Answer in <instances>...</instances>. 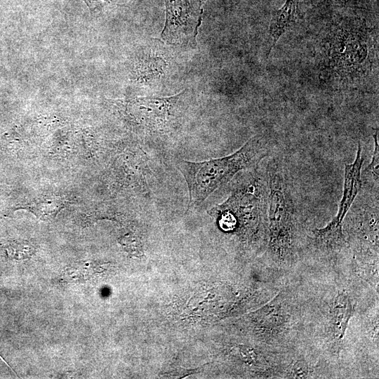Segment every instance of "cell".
I'll list each match as a JSON object with an SVG mask.
<instances>
[{"mask_svg":"<svg viewBox=\"0 0 379 379\" xmlns=\"http://www.w3.org/2000/svg\"><path fill=\"white\" fill-rule=\"evenodd\" d=\"M180 95L136 98L124 104L129 119L149 131H156L167 125L174 114V108Z\"/></svg>","mask_w":379,"mask_h":379,"instance_id":"5b68a950","label":"cell"},{"mask_svg":"<svg viewBox=\"0 0 379 379\" xmlns=\"http://www.w3.org/2000/svg\"><path fill=\"white\" fill-rule=\"evenodd\" d=\"M62 201L58 197H44L27 205L29 209L36 217L41 220L53 218L62 207Z\"/></svg>","mask_w":379,"mask_h":379,"instance_id":"9c48e42d","label":"cell"},{"mask_svg":"<svg viewBox=\"0 0 379 379\" xmlns=\"http://www.w3.org/2000/svg\"><path fill=\"white\" fill-rule=\"evenodd\" d=\"M19 138L14 132L6 133L0 139V147L6 152L15 151L19 147Z\"/></svg>","mask_w":379,"mask_h":379,"instance_id":"7c38bea8","label":"cell"},{"mask_svg":"<svg viewBox=\"0 0 379 379\" xmlns=\"http://www.w3.org/2000/svg\"><path fill=\"white\" fill-rule=\"evenodd\" d=\"M299 0H286L285 4L273 14L269 27L271 45L268 54L279 38L295 23L298 18Z\"/></svg>","mask_w":379,"mask_h":379,"instance_id":"8992f818","label":"cell"},{"mask_svg":"<svg viewBox=\"0 0 379 379\" xmlns=\"http://www.w3.org/2000/svg\"><path fill=\"white\" fill-rule=\"evenodd\" d=\"M363 161L361 146L359 142L354 161L351 164H346L345 167L343 194L338 213L326 226L317 229L313 232L314 240L321 248L336 249L343 246L345 242L343 234V222L361 188Z\"/></svg>","mask_w":379,"mask_h":379,"instance_id":"277c9868","label":"cell"},{"mask_svg":"<svg viewBox=\"0 0 379 379\" xmlns=\"http://www.w3.org/2000/svg\"><path fill=\"white\" fill-rule=\"evenodd\" d=\"M354 313L352 302L344 292L339 293L334 298L331 310L332 336L337 341L344 338L348 322Z\"/></svg>","mask_w":379,"mask_h":379,"instance_id":"52a82bcc","label":"cell"},{"mask_svg":"<svg viewBox=\"0 0 379 379\" xmlns=\"http://www.w3.org/2000/svg\"><path fill=\"white\" fill-rule=\"evenodd\" d=\"M84 1L91 11L100 8V7L109 4L113 0H83Z\"/></svg>","mask_w":379,"mask_h":379,"instance_id":"4fadbf2b","label":"cell"},{"mask_svg":"<svg viewBox=\"0 0 379 379\" xmlns=\"http://www.w3.org/2000/svg\"><path fill=\"white\" fill-rule=\"evenodd\" d=\"M310 375V366L304 359H299L291 366L286 373V378H307Z\"/></svg>","mask_w":379,"mask_h":379,"instance_id":"30bf717a","label":"cell"},{"mask_svg":"<svg viewBox=\"0 0 379 379\" xmlns=\"http://www.w3.org/2000/svg\"><path fill=\"white\" fill-rule=\"evenodd\" d=\"M289 190L283 171L273 168L269 173L268 251L280 261L293 251L295 207Z\"/></svg>","mask_w":379,"mask_h":379,"instance_id":"7a4b0ae2","label":"cell"},{"mask_svg":"<svg viewBox=\"0 0 379 379\" xmlns=\"http://www.w3.org/2000/svg\"><path fill=\"white\" fill-rule=\"evenodd\" d=\"M267 151L264 138L257 135L230 155L202 162L180 161L178 168L187 183L190 205L200 204L237 173L257 165Z\"/></svg>","mask_w":379,"mask_h":379,"instance_id":"6da1fadb","label":"cell"},{"mask_svg":"<svg viewBox=\"0 0 379 379\" xmlns=\"http://www.w3.org/2000/svg\"><path fill=\"white\" fill-rule=\"evenodd\" d=\"M361 31L339 29L328 36L327 67L342 80L357 78L371 67V44L367 34Z\"/></svg>","mask_w":379,"mask_h":379,"instance_id":"3957f363","label":"cell"},{"mask_svg":"<svg viewBox=\"0 0 379 379\" xmlns=\"http://www.w3.org/2000/svg\"><path fill=\"white\" fill-rule=\"evenodd\" d=\"M0 359H1L4 363H5L6 365L7 366H8L13 372H14V371L12 369V368H11V367L9 366V364L4 360V359L1 356V354H0Z\"/></svg>","mask_w":379,"mask_h":379,"instance_id":"5bb4252c","label":"cell"},{"mask_svg":"<svg viewBox=\"0 0 379 379\" xmlns=\"http://www.w3.org/2000/svg\"><path fill=\"white\" fill-rule=\"evenodd\" d=\"M135 69L138 80L147 83L164 76L168 69V62L161 55L149 52L138 61Z\"/></svg>","mask_w":379,"mask_h":379,"instance_id":"ba28073f","label":"cell"},{"mask_svg":"<svg viewBox=\"0 0 379 379\" xmlns=\"http://www.w3.org/2000/svg\"><path fill=\"white\" fill-rule=\"evenodd\" d=\"M374 139V150L371 164L368 166L366 172L371 176V178L378 183V164H379V148L378 130L373 134Z\"/></svg>","mask_w":379,"mask_h":379,"instance_id":"8fae6325","label":"cell"},{"mask_svg":"<svg viewBox=\"0 0 379 379\" xmlns=\"http://www.w3.org/2000/svg\"><path fill=\"white\" fill-rule=\"evenodd\" d=\"M332 1H347L348 0H332Z\"/></svg>","mask_w":379,"mask_h":379,"instance_id":"9a60e30c","label":"cell"}]
</instances>
